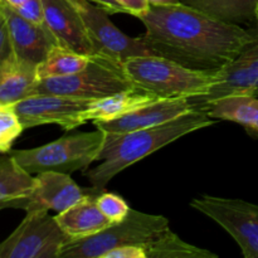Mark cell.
I'll return each mask as SVG.
<instances>
[{
    "label": "cell",
    "mask_w": 258,
    "mask_h": 258,
    "mask_svg": "<svg viewBox=\"0 0 258 258\" xmlns=\"http://www.w3.org/2000/svg\"><path fill=\"white\" fill-rule=\"evenodd\" d=\"M190 207L228 232L244 258H258V206L241 199L202 196Z\"/></svg>",
    "instance_id": "8"
},
{
    "label": "cell",
    "mask_w": 258,
    "mask_h": 258,
    "mask_svg": "<svg viewBox=\"0 0 258 258\" xmlns=\"http://www.w3.org/2000/svg\"><path fill=\"white\" fill-rule=\"evenodd\" d=\"M35 176L28 173L14 158L0 154V203L12 206V202L24 198L32 191Z\"/></svg>",
    "instance_id": "21"
},
{
    "label": "cell",
    "mask_w": 258,
    "mask_h": 258,
    "mask_svg": "<svg viewBox=\"0 0 258 258\" xmlns=\"http://www.w3.org/2000/svg\"><path fill=\"white\" fill-rule=\"evenodd\" d=\"M116 2L125 9L127 14L134 15L136 18L148 12L149 7H150L148 0H116Z\"/></svg>",
    "instance_id": "29"
},
{
    "label": "cell",
    "mask_w": 258,
    "mask_h": 258,
    "mask_svg": "<svg viewBox=\"0 0 258 258\" xmlns=\"http://www.w3.org/2000/svg\"><path fill=\"white\" fill-rule=\"evenodd\" d=\"M14 55L12 40H10L9 28H8L7 19L0 10V66L4 64L8 59Z\"/></svg>",
    "instance_id": "27"
},
{
    "label": "cell",
    "mask_w": 258,
    "mask_h": 258,
    "mask_svg": "<svg viewBox=\"0 0 258 258\" xmlns=\"http://www.w3.org/2000/svg\"><path fill=\"white\" fill-rule=\"evenodd\" d=\"M5 208H9V206L5 203H0V211H2V209H5Z\"/></svg>",
    "instance_id": "33"
},
{
    "label": "cell",
    "mask_w": 258,
    "mask_h": 258,
    "mask_svg": "<svg viewBox=\"0 0 258 258\" xmlns=\"http://www.w3.org/2000/svg\"><path fill=\"white\" fill-rule=\"evenodd\" d=\"M146 258H218V254L183 241L170 228H165L144 244Z\"/></svg>",
    "instance_id": "20"
},
{
    "label": "cell",
    "mask_w": 258,
    "mask_h": 258,
    "mask_svg": "<svg viewBox=\"0 0 258 258\" xmlns=\"http://www.w3.org/2000/svg\"><path fill=\"white\" fill-rule=\"evenodd\" d=\"M83 23L86 30L97 50L98 55L107 57L116 62L123 63L136 55H156L141 38H131L121 32L108 18V13L93 5L88 0H71Z\"/></svg>",
    "instance_id": "9"
},
{
    "label": "cell",
    "mask_w": 258,
    "mask_h": 258,
    "mask_svg": "<svg viewBox=\"0 0 258 258\" xmlns=\"http://www.w3.org/2000/svg\"><path fill=\"white\" fill-rule=\"evenodd\" d=\"M4 2L8 3L9 5H12L13 8H17V7H19V5H22L23 3L28 2V0H4Z\"/></svg>",
    "instance_id": "32"
},
{
    "label": "cell",
    "mask_w": 258,
    "mask_h": 258,
    "mask_svg": "<svg viewBox=\"0 0 258 258\" xmlns=\"http://www.w3.org/2000/svg\"><path fill=\"white\" fill-rule=\"evenodd\" d=\"M91 3H95L100 8L108 13V14H115V13H126L125 9L118 4L116 0H88Z\"/></svg>",
    "instance_id": "30"
},
{
    "label": "cell",
    "mask_w": 258,
    "mask_h": 258,
    "mask_svg": "<svg viewBox=\"0 0 258 258\" xmlns=\"http://www.w3.org/2000/svg\"><path fill=\"white\" fill-rule=\"evenodd\" d=\"M138 19L145 27L141 39L156 55L194 70H219L258 33V29L247 30L211 17L183 0L178 4H150Z\"/></svg>",
    "instance_id": "1"
},
{
    "label": "cell",
    "mask_w": 258,
    "mask_h": 258,
    "mask_svg": "<svg viewBox=\"0 0 258 258\" xmlns=\"http://www.w3.org/2000/svg\"><path fill=\"white\" fill-rule=\"evenodd\" d=\"M156 100L159 97L134 86L128 90L91 101L88 107L82 112L83 122L113 120Z\"/></svg>",
    "instance_id": "17"
},
{
    "label": "cell",
    "mask_w": 258,
    "mask_h": 258,
    "mask_svg": "<svg viewBox=\"0 0 258 258\" xmlns=\"http://www.w3.org/2000/svg\"><path fill=\"white\" fill-rule=\"evenodd\" d=\"M92 189V188H91ZM81 188L70 174L43 171L35 176L32 191L24 198L12 202L10 208L29 211L64 212L91 191Z\"/></svg>",
    "instance_id": "12"
},
{
    "label": "cell",
    "mask_w": 258,
    "mask_h": 258,
    "mask_svg": "<svg viewBox=\"0 0 258 258\" xmlns=\"http://www.w3.org/2000/svg\"><path fill=\"white\" fill-rule=\"evenodd\" d=\"M105 140V131L96 128L90 133L63 136L38 148L12 150L9 154L29 174L43 171L72 174L86 170L100 159Z\"/></svg>",
    "instance_id": "4"
},
{
    "label": "cell",
    "mask_w": 258,
    "mask_h": 258,
    "mask_svg": "<svg viewBox=\"0 0 258 258\" xmlns=\"http://www.w3.org/2000/svg\"><path fill=\"white\" fill-rule=\"evenodd\" d=\"M0 10L7 19L15 57L38 66L57 44L45 25H37L20 17L14 8L0 0Z\"/></svg>",
    "instance_id": "15"
},
{
    "label": "cell",
    "mask_w": 258,
    "mask_h": 258,
    "mask_svg": "<svg viewBox=\"0 0 258 258\" xmlns=\"http://www.w3.org/2000/svg\"><path fill=\"white\" fill-rule=\"evenodd\" d=\"M91 59H92L91 55L82 54L70 48L55 44L49 50L44 60L37 66L38 80L63 77V76L77 73L85 70Z\"/></svg>",
    "instance_id": "22"
},
{
    "label": "cell",
    "mask_w": 258,
    "mask_h": 258,
    "mask_svg": "<svg viewBox=\"0 0 258 258\" xmlns=\"http://www.w3.org/2000/svg\"><path fill=\"white\" fill-rule=\"evenodd\" d=\"M70 239L48 211H29L15 231L0 243V258H59Z\"/></svg>",
    "instance_id": "7"
},
{
    "label": "cell",
    "mask_w": 258,
    "mask_h": 258,
    "mask_svg": "<svg viewBox=\"0 0 258 258\" xmlns=\"http://www.w3.org/2000/svg\"><path fill=\"white\" fill-rule=\"evenodd\" d=\"M43 5L45 27L57 44L91 57L98 55L80 13L71 0H43Z\"/></svg>",
    "instance_id": "13"
},
{
    "label": "cell",
    "mask_w": 258,
    "mask_h": 258,
    "mask_svg": "<svg viewBox=\"0 0 258 258\" xmlns=\"http://www.w3.org/2000/svg\"><path fill=\"white\" fill-rule=\"evenodd\" d=\"M149 4L153 5H168V4H178L181 0H148Z\"/></svg>",
    "instance_id": "31"
},
{
    "label": "cell",
    "mask_w": 258,
    "mask_h": 258,
    "mask_svg": "<svg viewBox=\"0 0 258 258\" xmlns=\"http://www.w3.org/2000/svg\"><path fill=\"white\" fill-rule=\"evenodd\" d=\"M105 258H146L143 246H122L112 249Z\"/></svg>",
    "instance_id": "28"
},
{
    "label": "cell",
    "mask_w": 258,
    "mask_h": 258,
    "mask_svg": "<svg viewBox=\"0 0 258 258\" xmlns=\"http://www.w3.org/2000/svg\"><path fill=\"white\" fill-rule=\"evenodd\" d=\"M234 96H258V33L231 62L218 71V80L206 95L188 98L193 110L204 111L214 101Z\"/></svg>",
    "instance_id": "10"
},
{
    "label": "cell",
    "mask_w": 258,
    "mask_h": 258,
    "mask_svg": "<svg viewBox=\"0 0 258 258\" xmlns=\"http://www.w3.org/2000/svg\"><path fill=\"white\" fill-rule=\"evenodd\" d=\"M133 87L122 63L96 55L80 72L63 77L38 80L33 95L52 93L82 100H97Z\"/></svg>",
    "instance_id": "6"
},
{
    "label": "cell",
    "mask_w": 258,
    "mask_h": 258,
    "mask_svg": "<svg viewBox=\"0 0 258 258\" xmlns=\"http://www.w3.org/2000/svg\"><path fill=\"white\" fill-rule=\"evenodd\" d=\"M190 111L188 98H159L113 120L93 121V125L106 134H125L163 125Z\"/></svg>",
    "instance_id": "14"
},
{
    "label": "cell",
    "mask_w": 258,
    "mask_h": 258,
    "mask_svg": "<svg viewBox=\"0 0 258 258\" xmlns=\"http://www.w3.org/2000/svg\"><path fill=\"white\" fill-rule=\"evenodd\" d=\"M122 64L133 86L159 98L206 95L218 80L219 71L194 70L160 55H136Z\"/></svg>",
    "instance_id": "3"
},
{
    "label": "cell",
    "mask_w": 258,
    "mask_h": 258,
    "mask_svg": "<svg viewBox=\"0 0 258 258\" xmlns=\"http://www.w3.org/2000/svg\"><path fill=\"white\" fill-rule=\"evenodd\" d=\"M183 3L219 20L239 24L256 19L258 0H183Z\"/></svg>",
    "instance_id": "23"
},
{
    "label": "cell",
    "mask_w": 258,
    "mask_h": 258,
    "mask_svg": "<svg viewBox=\"0 0 258 258\" xmlns=\"http://www.w3.org/2000/svg\"><path fill=\"white\" fill-rule=\"evenodd\" d=\"M216 121L207 111L193 110L169 122L154 127L125 134H106L105 145L100 154L102 163L86 171L91 185L103 190L122 170L160 150L173 141L201 128L214 125Z\"/></svg>",
    "instance_id": "2"
},
{
    "label": "cell",
    "mask_w": 258,
    "mask_h": 258,
    "mask_svg": "<svg viewBox=\"0 0 258 258\" xmlns=\"http://www.w3.org/2000/svg\"><path fill=\"white\" fill-rule=\"evenodd\" d=\"M38 82L37 66L13 55L0 66V103L14 105L33 95Z\"/></svg>",
    "instance_id": "18"
},
{
    "label": "cell",
    "mask_w": 258,
    "mask_h": 258,
    "mask_svg": "<svg viewBox=\"0 0 258 258\" xmlns=\"http://www.w3.org/2000/svg\"><path fill=\"white\" fill-rule=\"evenodd\" d=\"M102 190L93 188L81 201L64 212L57 213L55 219L62 231L71 239H82L103 231L111 224L100 211L96 197Z\"/></svg>",
    "instance_id": "16"
},
{
    "label": "cell",
    "mask_w": 258,
    "mask_h": 258,
    "mask_svg": "<svg viewBox=\"0 0 258 258\" xmlns=\"http://www.w3.org/2000/svg\"><path fill=\"white\" fill-rule=\"evenodd\" d=\"M14 9L20 17L27 19L28 22L37 25H45L43 0H28V2L23 3L22 5L14 8Z\"/></svg>",
    "instance_id": "26"
},
{
    "label": "cell",
    "mask_w": 258,
    "mask_h": 258,
    "mask_svg": "<svg viewBox=\"0 0 258 258\" xmlns=\"http://www.w3.org/2000/svg\"><path fill=\"white\" fill-rule=\"evenodd\" d=\"M24 127L19 120L14 106L0 103V154L4 155L12 151L15 140Z\"/></svg>",
    "instance_id": "24"
},
{
    "label": "cell",
    "mask_w": 258,
    "mask_h": 258,
    "mask_svg": "<svg viewBox=\"0 0 258 258\" xmlns=\"http://www.w3.org/2000/svg\"><path fill=\"white\" fill-rule=\"evenodd\" d=\"M91 101L52 93H34L13 106L24 128L54 123L70 131L85 123L82 112Z\"/></svg>",
    "instance_id": "11"
},
{
    "label": "cell",
    "mask_w": 258,
    "mask_h": 258,
    "mask_svg": "<svg viewBox=\"0 0 258 258\" xmlns=\"http://www.w3.org/2000/svg\"><path fill=\"white\" fill-rule=\"evenodd\" d=\"M212 118L239 123L258 135V98L256 96H234L214 101L206 107Z\"/></svg>",
    "instance_id": "19"
},
{
    "label": "cell",
    "mask_w": 258,
    "mask_h": 258,
    "mask_svg": "<svg viewBox=\"0 0 258 258\" xmlns=\"http://www.w3.org/2000/svg\"><path fill=\"white\" fill-rule=\"evenodd\" d=\"M168 227L169 221L164 216L131 208L122 221L111 223L103 231L82 239H70L59 258H105L118 247L144 246Z\"/></svg>",
    "instance_id": "5"
},
{
    "label": "cell",
    "mask_w": 258,
    "mask_h": 258,
    "mask_svg": "<svg viewBox=\"0 0 258 258\" xmlns=\"http://www.w3.org/2000/svg\"><path fill=\"white\" fill-rule=\"evenodd\" d=\"M256 20H257V23H258V4H257V7H256Z\"/></svg>",
    "instance_id": "34"
},
{
    "label": "cell",
    "mask_w": 258,
    "mask_h": 258,
    "mask_svg": "<svg viewBox=\"0 0 258 258\" xmlns=\"http://www.w3.org/2000/svg\"><path fill=\"white\" fill-rule=\"evenodd\" d=\"M96 203L103 216L111 223H117V222L122 221L131 209L122 197L115 193H106L103 190L97 194Z\"/></svg>",
    "instance_id": "25"
}]
</instances>
